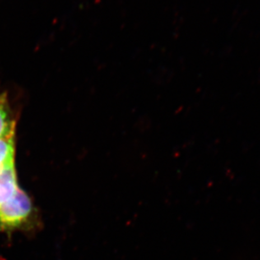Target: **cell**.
Instances as JSON below:
<instances>
[{"label": "cell", "instance_id": "277c9868", "mask_svg": "<svg viewBox=\"0 0 260 260\" xmlns=\"http://www.w3.org/2000/svg\"><path fill=\"white\" fill-rule=\"evenodd\" d=\"M15 134L0 137V169L15 162Z\"/></svg>", "mask_w": 260, "mask_h": 260}, {"label": "cell", "instance_id": "6da1fadb", "mask_svg": "<svg viewBox=\"0 0 260 260\" xmlns=\"http://www.w3.org/2000/svg\"><path fill=\"white\" fill-rule=\"evenodd\" d=\"M35 208L25 191L19 188L7 202L0 205V232L29 229L34 225Z\"/></svg>", "mask_w": 260, "mask_h": 260}, {"label": "cell", "instance_id": "3957f363", "mask_svg": "<svg viewBox=\"0 0 260 260\" xmlns=\"http://www.w3.org/2000/svg\"><path fill=\"white\" fill-rule=\"evenodd\" d=\"M15 134V120L6 93H0V137Z\"/></svg>", "mask_w": 260, "mask_h": 260}, {"label": "cell", "instance_id": "7a4b0ae2", "mask_svg": "<svg viewBox=\"0 0 260 260\" xmlns=\"http://www.w3.org/2000/svg\"><path fill=\"white\" fill-rule=\"evenodd\" d=\"M20 188L15 162L10 163L0 169V205L7 202Z\"/></svg>", "mask_w": 260, "mask_h": 260}]
</instances>
